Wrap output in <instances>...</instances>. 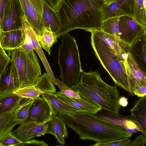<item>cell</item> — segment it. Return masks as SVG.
<instances>
[{
	"label": "cell",
	"mask_w": 146,
	"mask_h": 146,
	"mask_svg": "<svg viewBox=\"0 0 146 146\" xmlns=\"http://www.w3.org/2000/svg\"><path fill=\"white\" fill-rule=\"evenodd\" d=\"M105 5L104 0H62L57 12L60 28L56 35L58 37L76 29L101 30Z\"/></svg>",
	"instance_id": "1"
},
{
	"label": "cell",
	"mask_w": 146,
	"mask_h": 146,
	"mask_svg": "<svg viewBox=\"0 0 146 146\" xmlns=\"http://www.w3.org/2000/svg\"><path fill=\"white\" fill-rule=\"evenodd\" d=\"M66 126L74 130L83 140L100 143L130 138L133 135L121 126L103 119L94 114L77 111L71 115L57 114Z\"/></svg>",
	"instance_id": "2"
},
{
	"label": "cell",
	"mask_w": 146,
	"mask_h": 146,
	"mask_svg": "<svg viewBox=\"0 0 146 146\" xmlns=\"http://www.w3.org/2000/svg\"><path fill=\"white\" fill-rule=\"evenodd\" d=\"M72 89L80 97L92 99L107 114L119 116V92L115 86H111L104 82L97 72H86L83 71L79 82Z\"/></svg>",
	"instance_id": "3"
},
{
	"label": "cell",
	"mask_w": 146,
	"mask_h": 146,
	"mask_svg": "<svg viewBox=\"0 0 146 146\" xmlns=\"http://www.w3.org/2000/svg\"><path fill=\"white\" fill-rule=\"evenodd\" d=\"M91 33V44L96 56L115 84L133 96V88L126 74L124 62L108 45L93 32Z\"/></svg>",
	"instance_id": "4"
},
{
	"label": "cell",
	"mask_w": 146,
	"mask_h": 146,
	"mask_svg": "<svg viewBox=\"0 0 146 146\" xmlns=\"http://www.w3.org/2000/svg\"><path fill=\"white\" fill-rule=\"evenodd\" d=\"M58 51V62L62 81L72 89L79 82L82 70L76 41L68 33L62 36Z\"/></svg>",
	"instance_id": "5"
},
{
	"label": "cell",
	"mask_w": 146,
	"mask_h": 146,
	"mask_svg": "<svg viewBox=\"0 0 146 146\" xmlns=\"http://www.w3.org/2000/svg\"><path fill=\"white\" fill-rule=\"evenodd\" d=\"M7 51L16 68L20 88L33 86L41 76L38 60L33 50L27 52L20 47Z\"/></svg>",
	"instance_id": "6"
},
{
	"label": "cell",
	"mask_w": 146,
	"mask_h": 146,
	"mask_svg": "<svg viewBox=\"0 0 146 146\" xmlns=\"http://www.w3.org/2000/svg\"><path fill=\"white\" fill-rule=\"evenodd\" d=\"M118 25L119 38L130 46L141 34L146 31V27L139 23L132 17H119Z\"/></svg>",
	"instance_id": "7"
},
{
	"label": "cell",
	"mask_w": 146,
	"mask_h": 146,
	"mask_svg": "<svg viewBox=\"0 0 146 146\" xmlns=\"http://www.w3.org/2000/svg\"><path fill=\"white\" fill-rule=\"evenodd\" d=\"M20 88L18 74L11 59L0 76V97L12 94Z\"/></svg>",
	"instance_id": "8"
},
{
	"label": "cell",
	"mask_w": 146,
	"mask_h": 146,
	"mask_svg": "<svg viewBox=\"0 0 146 146\" xmlns=\"http://www.w3.org/2000/svg\"><path fill=\"white\" fill-rule=\"evenodd\" d=\"M20 18L21 23L20 28L24 31L25 37L31 43L34 50L40 58L53 84L56 86L57 84V80L55 78L42 48L39 44L38 35L25 20L23 16L21 15Z\"/></svg>",
	"instance_id": "9"
},
{
	"label": "cell",
	"mask_w": 146,
	"mask_h": 146,
	"mask_svg": "<svg viewBox=\"0 0 146 146\" xmlns=\"http://www.w3.org/2000/svg\"><path fill=\"white\" fill-rule=\"evenodd\" d=\"M52 113L53 111L48 102L43 98L39 97L34 100L25 122H34L39 124L45 123L50 119Z\"/></svg>",
	"instance_id": "10"
},
{
	"label": "cell",
	"mask_w": 146,
	"mask_h": 146,
	"mask_svg": "<svg viewBox=\"0 0 146 146\" xmlns=\"http://www.w3.org/2000/svg\"><path fill=\"white\" fill-rule=\"evenodd\" d=\"M47 122L39 124L34 122H26L20 124L18 128L11 133L21 142H25L34 137L47 134L48 126Z\"/></svg>",
	"instance_id": "11"
},
{
	"label": "cell",
	"mask_w": 146,
	"mask_h": 146,
	"mask_svg": "<svg viewBox=\"0 0 146 146\" xmlns=\"http://www.w3.org/2000/svg\"><path fill=\"white\" fill-rule=\"evenodd\" d=\"M134 12V0H114L109 4L105 5L103 10V21L124 16L133 17Z\"/></svg>",
	"instance_id": "12"
},
{
	"label": "cell",
	"mask_w": 146,
	"mask_h": 146,
	"mask_svg": "<svg viewBox=\"0 0 146 146\" xmlns=\"http://www.w3.org/2000/svg\"><path fill=\"white\" fill-rule=\"evenodd\" d=\"M21 14L38 36L45 30L42 15L36 10L29 0H18Z\"/></svg>",
	"instance_id": "13"
},
{
	"label": "cell",
	"mask_w": 146,
	"mask_h": 146,
	"mask_svg": "<svg viewBox=\"0 0 146 146\" xmlns=\"http://www.w3.org/2000/svg\"><path fill=\"white\" fill-rule=\"evenodd\" d=\"M54 94L59 100L80 111L95 114L102 110L101 106L89 97H80V98L76 99L68 97L59 92Z\"/></svg>",
	"instance_id": "14"
},
{
	"label": "cell",
	"mask_w": 146,
	"mask_h": 146,
	"mask_svg": "<svg viewBox=\"0 0 146 146\" xmlns=\"http://www.w3.org/2000/svg\"><path fill=\"white\" fill-rule=\"evenodd\" d=\"M124 65L133 90L146 86V73L141 70L129 53L125 60Z\"/></svg>",
	"instance_id": "15"
},
{
	"label": "cell",
	"mask_w": 146,
	"mask_h": 146,
	"mask_svg": "<svg viewBox=\"0 0 146 146\" xmlns=\"http://www.w3.org/2000/svg\"><path fill=\"white\" fill-rule=\"evenodd\" d=\"M93 32L108 45L119 58L125 62L130 46L119 38L106 33L101 30H96Z\"/></svg>",
	"instance_id": "16"
},
{
	"label": "cell",
	"mask_w": 146,
	"mask_h": 146,
	"mask_svg": "<svg viewBox=\"0 0 146 146\" xmlns=\"http://www.w3.org/2000/svg\"><path fill=\"white\" fill-rule=\"evenodd\" d=\"M25 34L21 28L4 31L1 29L0 45L5 50H12L21 47L24 42Z\"/></svg>",
	"instance_id": "17"
},
{
	"label": "cell",
	"mask_w": 146,
	"mask_h": 146,
	"mask_svg": "<svg viewBox=\"0 0 146 146\" xmlns=\"http://www.w3.org/2000/svg\"><path fill=\"white\" fill-rule=\"evenodd\" d=\"M146 31L141 34L130 46L129 53L141 70L146 73Z\"/></svg>",
	"instance_id": "18"
},
{
	"label": "cell",
	"mask_w": 146,
	"mask_h": 146,
	"mask_svg": "<svg viewBox=\"0 0 146 146\" xmlns=\"http://www.w3.org/2000/svg\"><path fill=\"white\" fill-rule=\"evenodd\" d=\"M57 115L53 112L50 119L47 122L48 125L47 134L54 135L58 143L64 145L66 143L65 138L68 137V131L65 123Z\"/></svg>",
	"instance_id": "19"
},
{
	"label": "cell",
	"mask_w": 146,
	"mask_h": 146,
	"mask_svg": "<svg viewBox=\"0 0 146 146\" xmlns=\"http://www.w3.org/2000/svg\"><path fill=\"white\" fill-rule=\"evenodd\" d=\"M129 118L140 128L142 134L146 136V98L141 97L130 110Z\"/></svg>",
	"instance_id": "20"
},
{
	"label": "cell",
	"mask_w": 146,
	"mask_h": 146,
	"mask_svg": "<svg viewBox=\"0 0 146 146\" xmlns=\"http://www.w3.org/2000/svg\"><path fill=\"white\" fill-rule=\"evenodd\" d=\"M42 16L45 30L51 31L56 34L60 28V20L57 11L46 0H42Z\"/></svg>",
	"instance_id": "21"
},
{
	"label": "cell",
	"mask_w": 146,
	"mask_h": 146,
	"mask_svg": "<svg viewBox=\"0 0 146 146\" xmlns=\"http://www.w3.org/2000/svg\"><path fill=\"white\" fill-rule=\"evenodd\" d=\"M41 97L49 104L53 111L57 114L60 113L71 115L77 111H80L78 109L72 107L58 99L54 94H41Z\"/></svg>",
	"instance_id": "22"
},
{
	"label": "cell",
	"mask_w": 146,
	"mask_h": 146,
	"mask_svg": "<svg viewBox=\"0 0 146 146\" xmlns=\"http://www.w3.org/2000/svg\"><path fill=\"white\" fill-rule=\"evenodd\" d=\"M16 0H9L8 7L5 21L1 29L7 31L20 29L21 23L17 19Z\"/></svg>",
	"instance_id": "23"
},
{
	"label": "cell",
	"mask_w": 146,
	"mask_h": 146,
	"mask_svg": "<svg viewBox=\"0 0 146 146\" xmlns=\"http://www.w3.org/2000/svg\"><path fill=\"white\" fill-rule=\"evenodd\" d=\"M21 104L13 111L0 116V143L6 134L12 132L16 125L20 124L15 116Z\"/></svg>",
	"instance_id": "24"
},
{
	"label": "cell",
	"mask_w": 146,
	"mask_h": 146,
	"mask_svg": "<svg viewBox=\"0 0 146 146\" xmlns=\"http://www.w3.org/2000/svg\"><path fill=\"white\" fill-rule=\"evenodd\" d=\"M23 99L13 93L0 97V116L19 107Z\"/></svg>",
	"instance_id": "25"
},
{
	"label": "cell",
	"mask_w": 146,
	"mask_h": 146,
	"mask_svg": "<svg viewBox=\"0 0 146 146\" xmlns=\"http://www.w3.org/2000/svg\"><path fill=\"white\" fill-rule=\"evenodd\" d=\"M34 86L41 94L56 92V89L47 73H45L40 77Z\"/></svg>",
	"instance_id": "26"
},
{
	"label": "cell",
	"mask_w": 146,
	"mask_h": 146,
	"mask_svg": "<svg viewBox=\"0 0 146 146\" xmlns=\"http://www.w3.org/2000/svg\"><path fill=\"white\" fill-rule=\"evenodd\" d=\"M58 37L54 33L47 30H45L42 34L38 36V41L41 48L45 50L49 55H50V48L57 42Z\"/></svg>",
	"instance_id": "27"
},
{
	"label": "cell",
	"mask_w": 146,
	"mask_h": 146,
	"mask_svg": "<svg viewBox=\"0 0 146 146\" xmlns=\"http://www.w3.org/2000/svg\"><path fill=\"white\" fill-rule=\"evenodd\" d=\"M133 17L138 23L146 27V0H134Z\"/></svg>",
	"instance_id": "28"
},
{
	"label": "cell",
	"mask_w": 146,
	"mask_h": 146,
	"mask_svg": "<svg viewBox=\"0 0 146 146\" xmlns=\"http://www.w3.org/2000/svg\"><path fill=\"white\" fill-rule=\"evenodd\" d=\"M34 100L29 98H24L23 100V101H22L15 116L16 119L19 122L20 124L26 121L29 115L30 108Z\"/></svg>",
	"instance_id": "29"
},
{
	"label": "cell",
	"mask_w": 146,
	"mask_h": 146,
	"mask_svg": "<svg viewBox=\"0 0 146 146\" xmlns=\"http://www.w3.org/2000/svg\"><path fill=\"white\" fill-rule=\"evenodd\" d=\"M119 17L111 18L103 21L101 30L106 33L119 38L118 25Z\"/></svg>",
	"instance_id": "30"
},
{
	"label": "cell",
	"mask_w": 146,
	"mask_h": 146,
	"mask_svg": "<svg viewBox=\"0 0 146 146\" xmlns=\"http://www.w3.org/2000/svg\"><path fill=\"white\" fill-rule=\"evenodd\" d=\"M13 93L23 98H29L34 99L39 97L41 94L34 85L20 88Z\"/></svg>",
	"instance_id": "31"
},
{
	"label": "cell",
	"mask_w": 146,
	"mask_h": 146,
	"mask_svg": "<svg viewBox=\"0 0 146 146\" xmlns=\"http://www.w3.org/2000/svg\"><path fill=\"white\" fill-rule=\"evenodd\" d=\"M131 142L129 138H126L119 139L100 143L96 142L92 146H127Z\"/></svg>",
	"instance_id": "32"
},
{
	"label": "cell",
	"mask_w": 146,
	"mask_h": 146,
	"mask_svg": "<svg viewBox=\"0 0 146 146\" xmlns=\"http://www.w3.org/2000/svg\"><path fill=\"white\" fill-rule=\"evenodd\" d=\"M11 132L6 134L0 143V146H19L22 142L12 135Z\"/></svg>",
	"instance_id": "33"
},
{
	"label": "cell",
	"mask_w": 146,
	"mask_h": 146,
	"mask_svg": "<svg viewBox=\"0 0 146 146\" xmlns=\"http://www.w3.org/2000/svg\"><path fill=\"white\" fill-rule=\"evenodd\" d=\"M9 0H0V27L4 25L7 14Z\"/></svg>",
	"instance_id": "34"
},
{
	"label": "cell",
	"mask_w": 146,
	"mask_h": 146,
	"mask_svg": "<svg viewBox=\"0 0 146 146\" xmlns=\"http://www.w3.org/2000/svg\"><path fill=\"white\" fill-rule=\"evenodd\" d=\"M11 59L0 46V76Z\"/></svg>",
	"instance_id": "35"
},
{
	"label": "cell",
	"mask_w": 146,
	"mask_h": 146,
	"mask_svg": "<svg viewBox=\"0 0 146 146\" xmlns=\"http://www.w3.org/2000/svg\"><path fill=\"white\" fill-rule=\"evenodd\" d=\"M146 142V136L143 134L138 137L127 146H144Z\"/></svg>",
	"instance_id": "36"
},
{
	"label": "cell",
	"mask_w": 146,
	"mask_h": 146,
	"mask_svg": "<svg viewBox=\"0 0 146 146\" xmlns=\"http://www.w3.org/2000/svg\"><path fill=\"white\" fill-rule=\"evenodd\" d=\"M59 92L70 98L76 99L81 98L80 95L76 92L69 87L60 90Z\"/></svg>",
	"instance_id": "37"
},
{
	"label": "cell",
	"mask_w": 146,
	"mask_h": 146,
	"mask_svg": "<svg viewBox=\"0 0 146 146\" xmlns=\"http://www.w3.org/2000/svg\"><path fill=\"white\" fill-rule=\"evenodd\" d=\"M26 145L48 146V145L44 141H40L34 139L28 140L25 142H22L19 146Z\"/></svg>",
	"instance_id": "38"
},
{
	"label": "cell",
	"mask_w": 146,
	"mask_h": 146,
	"mask_svg": "<svg viewBox=\"0 0 146 146\" xmlns=\"http://www.w3.org/2000/svg\"><path fill=\"white\" fill-rule=\"evenodd\" d=\"M36 10L42 15V0H29Z\"/></svg>",
	"instance_id": "39"
},
{
	"label": "cell",
	"mask_w": 146,
	"mask_h": 146,
	"mask_svg": "<svg viewBox=\"0 0 146 146\" xmlns=\"http://www.w3.org/2000/svg\"><path fill=\"white\" fill-rule=\"evenodd\" d=\"M20 48L27 52H30L34 50L31 43L26 37L24 42Z\"/></svg>",
	"instance_id": "40"
},
{
	"label": "cell",
	"mask_w": 146,
	"mask_h": 146,
	"mask_svg": "<svg viewBox=\"0 0 146 146\" xmlns=\"http://www.w3.org/2000/svg\"><path fill=\"white\" fill-rule=\"evenodd\" d=\"M62 0H46L48 4L57 12Z\"/></svg>",
	"instance_id": "41"
},
{
	"label": "cell",
	"mask_w": 146,
	"mask_h": 146,
	"mask_svg": "<svg viewBox=\"0 0 146 146\" xmlns=\"http://www.w3.org/2000/svg\"><path fill=\"white\" fill-rule=\"evenodd\" d=\"M118 103L120 106L123 107H126L128 104L127 98L123 96L120 97L118 100Z\"/></svg>",
	"instance_id": "42"
},
{
	"label": "cell",
	"mask_w": 146,
	"mask_h": 146,
	"mask_svg": "<svg viewBox=\"0 0 146 146\" xmlns=\"http://www.w3.org/2000/svg\"><path fill=\"white\" fill-rule=\"evenodd\" d=\"M105 4L106 5L108 4L113 1L114 0H104Z\"/></svg>",
	"instance_id": "43"
},
{
	"label": "cell",
	"mask_w": 146,
	"mask_h": 146,
	"mask_svg": "<svg viewBox=\"0 0 146 146\" xmlns=\"http://www.w3.org/2000/svg\"><path fill=\"white\" fill-rule=\"evenodd\" d=\"M0 31H1V28H0Z\"/></svg>",
	"instance_id": "44"
}]
</instances>
